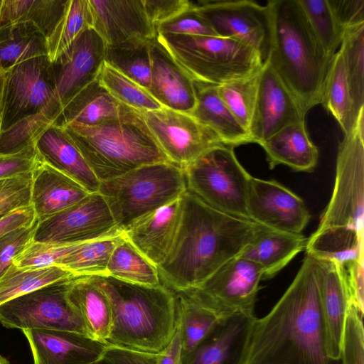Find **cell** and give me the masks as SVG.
I'll list each match as a JSON object with an SVG mask.
<instances>
[{
	"mask_svg": "<svg viewBox=\"0 0 364 364\" xmlns=\"http://www.w3.org/2000/svg\"><path fill=\"white\" fill-rule=\"evenodd\" d=\"M35 145L15 154L0 156V180L33 171L40 161Z\"/></svg>",
	"mask_w": 364,
	"mask_h": 364,
	"instance_id": "obj_51",
	"label": "cell"
},
{
	"mask_svg": "<svg viewBox=\"0 0 364 364\" xmlns=\"http://www.w3.org/2000/svg\"><path fill=\"white\" fill-rule=\"evenodd\" d=\"M123 237L118 235L104 237L80 244L62 257L57 266L75 276L107 275V268L112 253Z\"/></svg>",
	"mask_w": 364,
	"mask_h": 364,
	"instance_id": "obj_37",
	"label": "cell"
},
{
	"mask_svg": "<svg viewBox=\"0 0 364 364\" xmlns=\"http://www.w3.org/2000/svg\"><path fill=\"white\" fill-rule=\"evenodd\" d=\"M107 275L141 285L159 286L157 267L143 255L123 235L109 258Z\"/></svg>",
	"mask_w": 364,
	"mask_h": 364,
	"instance_id": "obj_35",
	"label": "cell"
},
{
	"mask_svg": "<svg viewBox=\"0 0 364 364\" xmlns=\"http://www.w3.org/2000/svg\"><path fill=\"white\" fill-rule=\"evenodd\" d=\"M196 102L190 113L211 129L225 145L235 147L252 143L248 132L238 122L218 93V86L194 81Z\"/></svg>",
	"mask_w": 364,
	"mask_h": 364,
	"instance_id": "obj_30",
	"label": "cell"
},
{
	"mask_svg": "<svg viewBox=\"0 0 364 364\" xmlns=\"http://www.w3.org/2000/svg\"><path fill=\"white\" fill-rule=\"evenodd\" d=\"M181 323L179 321L176 331L168 345L159 353L158 364H183Z\"/></svg>",
	"mask_w": 364,
	"mask_h": 364,
	"instance_id": "obj_56",
	"label": "cell"
},
{
	"mask_svg": "<svg viewBox=\"0 0 364 364\" xmlns=\"http://www.w3.org/2000/svg\"><path fill=\"white\" fill-rule=\"evenodd\" d=\"M182 196L129 225L124 236L156 267L168 255L181 223Z\"/></svg>",
	"mask_w": 364,
	"mask_h": 364,
	"instance_id": "obj_21",
	"label": "cell"
},
{
	"mask_svg": "<svg viewBox=\"0 0 364 364\" xmlns=\"http://www.w3.org/2000/svg\"><path fill=\"white\" fill-rule=\"evenodd\" d=\"M48 55L22 62L6 73L4 112L0 132L34 114L57 99Z\"/></svg>",
	"mask_w": 364,
	"mask_h": 364,
	"instance_id": "obj_15",
	"label": "cell"
},
{
	"mask_svg": "<svg viewBox=\"0 0 364 364\" xmlns=\"http://www.w3.org/2000/svg\"><path fill=\"white\" fill-rule=\"evenodd\" d=\"M249 219L267 229L301 234L310 220L304 200L274 180L251 177L247 199Z\"/></svg>",
	"mask_w": 364,
	"mask_h": 364,
	"instance_id": "obj_17",
	"label": "cell"
},
{
	"mask_svg": "<svg viewBox=\"0 0 364 364\" xmlns=\"http://www.w3.org/2000/svg\"><path fill=\"white\" fill-rule=\"evenodd\" d=\"M363 187L364 113L340 143L332 196L318 228L307 238L306 254L345 267L363 264Z\"/></svg>",
	"mask_w": 364,
	"mask_h": 364,
	"instance_id": "obj_3",
	"label": "cell"
},
{
	"mask_svg": "<svg viewBox=\"0 0 364 364\" xmlns=\"http://www.w3.org/2000/svg\"><path fill=\"white\" fill-rule=\"evenodd\" d=\"M9 363L6 358L0 355V364H8Z\"/></svg>",
	"mask_w": 364,
	"mask_h": 364,
	"instance_id": "obj_58",
	"label": "cell"
},
{
	"mask_svg": "<svg viewBox=\"0 0 364 364\" xmlns=\"http://www.w3.org/2000/svg\"><path fill=\"white\" fill-rule=\"evenodd\" d=\"M122 232L103 196L89 193L75 205L38 221L33 240L74 245L118 235Z\"/></svg>",
	"mask_w": 364,
	"mask_h": 364,
	"instance_id": "obj_12",
	"label": "cell"
},
{
	"mask_svg": "<svg viewBox=\"0 0 364 364\" xmlns=\"http://www.w3.org/2000/svg\"><path fill=\"white\" fill-rule=\"evenodd\" d=\"M36 219L31 205L19 208L0 219V237L16 228L29 225Z\"/></svg>",
	"mask_w": 364,
	"mask_h": 364,
	"instance_id": "obj_55",
	"label": "cell"
},
{
	"mask_svg": "<svg viewBox=\"0 0 364 364\" xmlns=\"http://www.w3.org/2000/svg\"><path fill=\"white\" fill-rule=\"evenodd\" d=\"M191 7L205 20L217 36L234 38L257 50L264 64L271 41L267 5L252 1H190Z\"/></svg>",
	"mask_w": 364,
	"mask_h": 364,
	"instance_id": "obj_13",
	"label": "cell"
},
{
	"mask_svg": "<svg viewBox=\"0 0 364 364\" xmlns=\"http://www.w3.org/2000/svg\"><path fill=\"white\" fill-rule=\"evenodd\" d=\"M186 191L184 169L167 161L144 165L101 181L98 192L123 232L136 220L178 198Z\"/></svg>",
	"mask_w": 364,
	"mask_h": 364,
	"instance_id": "obj_8",
	"label": "cell"
},
{
	"mask_svg": "<svg viewBox=\"0 0 364 364\" xmlns=\"http://www.w3.org/2000/svg\"><path fill=\"white\" fill-rule=\"evenodd\" d=\"M156 40L196 82L219 86L250 77L264 65L257 50L234 38L156 33Z\"/></svg>",
	"mask_w": 364,
	"mask_h": 364,
	"instance_id": "obj_7",
	"label": "cell"
},
{
	"mask_svg": "<svg viewBox=\"0 0 364 364\" xmlns=\"http://www.w3.org/2000/svg\"><path fill=\"white\" fill-rule=\"evenodd\" d=\"M245 321L235 318L223 325V329L210 340L205 339L196 348L183 355V364H224L232 346L242 333Z\"/></svg>",
	"mask_w": 364,
	"mask_h": 364,
	"instance_id": "obj_43",
	"label": "cell"
},
{
	"mask_svg": "<svg viewBox=\"0 0 364 364\" xmlns=\"http://www.w3.org/2000/svg\"><path fill=\"white\" fill-rule=\"evenodd\" d=\"M318 287V262L306 254L271 310L245 321L235 364H331L323 348Z\"/></svg>",
	"mask_w": 364,
	"mask_h": 364,
	"instance_id": "obj_1",
	"label": "cell"
},
{
	"mask_svg": "<svg viewBox=\"0 0 364 364\" xmlns=\"http://www.w3.org/2000/svg\"><path fill=\"white\" fill-rule=\"evenodd\" d=\"M92 28L107 47L134 48L153 42L156 28L142 0H89Z\"/></svg>",
	"mask_w": 364,
	"mask_h": 364,
	"instance_id": "obj_18",
	"label": "cell"
},
{
	"mask_svg": "<svg viewBox=\"0 0 364 364\" xmlns=\"http://www.w3.org/2000/svg\"><path fill=\"white\" fill-rule=\"evenodd\" d=\"M363 316L351 301L345 321L342 364H364Z\"/></svg>",
	"mask_w": 364,
	"mask_h": 364,
	"instance_id": "obj_47",
	"label": "cell"
},
{
	"mask_svg": "<svg viewBox=\"0 0 364 364\" xmlns=\"http://www.w3.org/2000/svg\"><path fill=\"white\" fill-rule=\"evenodd\" d=\"M101 181L144 165L169 161L141 112L130 108L121 117L93 126L63 127Z\"/></svg>",
	"mask_w": 364,
	"mask_h": 364,
	"instance_id": "obj_6",
	"label": "cell"
},
{
	"mask_svg": "<svg viewBox=\"0 0 364 364\" xmlns=\"http://www.w3.org/2000/svg\"><path fill=\"white\" fill-rule=\"evenodd\" d=\"M321 104L341 126L344 134L356 126L357 115L353 103L350 89L345 70L342 54L338 50L333 56L322 90Z\"/></svg>",
	"mask_w": 364,
	"mask_h": 364,
	"instance_id": "obj_32",
	"label": "cell"
},
{
	"mask_svg": "<svg viewBox=\"0 0 364 364\" xmlns=\"http://www.w3.org/2000/svg\"><path fill=\"white\" fill-rule=\"evenodd\" d=\"M6 73H0V128L1 124L3 112H4V86L6 80Z\"/></svg>",
	"mask_w": 364,
	"mask_h": 364,
	"instance_id": "obj_57",
	"label": "cell"
},
{
	"mask_svg": "<svg viewBox=\"0 0 364 364\" xmlns=\"http://www.w3.org/2000/svg\"><path fill=\"white\" fill-rule=\"evenodd\" d=\"M48 53V38L33 23H18L0 28V73Z\"/></svg>",
	"mask_w": 364,
	"mask_h": 364,
	"instance_id": "obj_31",
	"label": "cell"
},
{
	"mask_svg": "<svg viewBox=\"0 0 364 364\" xmlns=\"http://www.w3.org/2000/svg\"><path fill=\"white\" fill-rule=\"evenodd\" d=\"M175 240L158 268L161 282L174 292L202 284L238 256L266 228L208 205L186 191Z\"/></svg>",
	"mask_w": 364,
	"mask_h": 364,
	"instance_id": "obj_2",
	"label": "cell"
},
{
	"mask_svg": "<svg viewBox=\"0 0 364 364\" xmlns=\"http://www.w3.org/2000/svg\"><path fill=\"white\" fill-rule=\"evenodd\" d=\"M259 145L270 168L283 164L296 171L311 172L318 162V150L310 139L305 121L282 128Z\"/></svg>",
	"mask_w": 364,
	"mask_h": 364,
	"instance_id": "obj_27",
	"label": "cell"
},
{
	"mask_svg": "<svg viewBox=\"0 0 364 364\" xmlns=\"http://www.w3.org/2000/svg\"><path fill=\"white\" fill-rule=\"evenodd\" d=\"M307 238L294 234L264 229L239 255L257 264L263 280L274 277L295 256L305 250Z\"/></svg>",
	"mask_w": 364,
	"mask_h": 364,
	"instance_id": "obj_28",
	"label": "cell"
},
{
	"mask_svg": "<svg viewBox=\"0 0 364 364\" xmlns=\"http://www.w3.org/2000/svg\"><path fill=\"white\" fill-rule=\"evenodd\" d=\"M74 276L72 272L58 266L18 267L12 264L0 277V304Z\"/></svg>",
	"mask_w": 364,
	"mask_h": 364,
	"instance_id": "obj_36",
	"label": "cell"
},
{
	"mask_svg": "<svg viewBox=\"0 0 364 364\" xmlns=\"http://www.w3.org/2000/svg\"><path fill=\"white\" fill-rule=\"evenodd\" d=\"M90 28H92V16L89 0H67L61 18L48 37L50 61Z\"/></svg>",
	"mask_w": 364,
	"mask_h": 364,
	"instance_id": "obj_39",
	"label": "cell"
},
{
	"mask_svg": "<svg viewBox=\"0 0 364 364\" xmlns=\"http://www.w3.org/2000/svg\"><path fill=\"white\" fill-rule=\"evenodd\" d=\"M343 56L356 114L364 112V23L344 30L338 49Z\"/></svg>",
	"mask_w": 364,
	"mask_h": 364,
	"instance_id": "obj_38",
	"label": "cell"
},
{
	"mask_svg": "<svg viewBox=\"0 0 364 364\" xmlns=\"http://www.w3.org/2000/svg\"><path fill=\"white\" fill-rule=\"evenodd\" d=\"M79 245H58L33 240L14 258L12 264L18 267L57 266L62 257L75 250Z\"/></svg>",
	"mask_w": 364,
	"mask_h": 364,
	"instance_id": "obj_46",
	"label": "cell"
},
{
	"mask_svg": "<svg viewBox=\"0 0 364 364\" xmlns=\"http://www.w3.org/2000/svg\"><path fill=\"white\" fill-rule=\"evenodd\" d=\"M141 112L168 161L183 168L211 148L224 144L211 129L189 113L164 107Z\"/></svg>",
	"mask_w": 364,
	"mask_h": 364,
	"instance_id": "obj_14",
	"label": "cell"
},
{
	"mask_svg": "<svg viewBox=\"0 0 364 364\" xmlns=\"http://www.w3.org/2000/svg\"><path fill=\"white\" fill-rule=\"evenodd\" d=\"M159 353L134 351L107 345L101 355L90 364H158Z\"/></svg>",
	"mask_w": 364,
	"mask_h": 364,
	"instance_id": "obj_53",
	"label": "cell"
},
{
	"mask_svg": "<svg viewBox=\"0 0 364 364\" xmlns=\"http://www.w3.org/2000/svg\"><path fill=\"white\" fill-rule=\"evenodd\" d=\"M67 0H0V28L32 22L47 38L61 18Z\"/></svg>",
	"mask_w": 364,
	"mask_h": 364,
	"instance_id": "obj_33",
	"label": "cell"
},
{
	"mask_svg": "<svg viewBox=\"0 0 364 364\" xmlns=\"http://www.w3.org/2000/svg\"><path fill=\"white\" fill-rule=\"evenodd\" d=\"M89 193L78 183L41 160L32 171L31 204L38 221L75 205Z\"/></svg>",
	"mask_w": 364,
	"mask_h": 364,
	"instance_id": "obj_25",
	"label": "cell"
},
{
	"mask_svg": "<svg viewBox=\"0 0 364 364\" xmlns=\"http://www.w3.org/2000/svg\"><path fill=\"white\" fill-rule=\"evenodd\" d=\"M38 223L36 219L0 237V277L12 264L14 258L33 241Z\"/></svg>",
	"mask_w": 364,
	"mask_h": 364,
	"instance_id": "obj_49",
	"label": "cell"
},
{
	"mask_svg": "<svg viewBox=\"0 0 364 364\" xmlns=\"http://www.w3.org/2000/svg\"><path fill=\"white\" fill-rule=\"evenodd\" d=\"M267 62L306 114L321 104L324 80L333 56L315 34L299 0H271Z\"/></svg>",
	"mask_w": 364,
	"mask_h": 364,
	"instance_id": "obj_4",
	"label": "cell"
},
{
	"mask_svg": "<svg viewBox=\"0 0 364 364\" xmlns=\"http://www.w3.org/2000/svg\"><path fill=\"white\" fill-rule=\"evenodd\" d=\"M129 109L114 99L96 79L63 107L55 124L93 126L118 118Z\"/></svg>",
	"mask_w": 364,
	"mask_h": 364,
	"instance_id": "obj_29",
	"label": "cell"
},
{
	"mask_svg": "<svg viewBox=\"0 0 364 364\" xmlns=\"http://www.w3.org/2000/svg\"><path fill=\"white\" fill-rule=\"evenodd\" d=\"M105 51L102 38L90 28L50 61V75L55 96L63 107L97 79L105 63Z\"/></svg>",
	"mask_w": 364,
	"mask_h": 364,
	"instance_id": "obj_16",
	"label": "cell"
},
{
	"mask_svg": "<svg viewBox=\"0 0 364 364\" xmlns=\"http://www.w3.org/2000/svg\"><path fill=\"white\" fill-rule=\"evenodd\" d=\"M340 26L345 29L364 23V0H328Z\"/></svg>",
	"mask_w": 364,
	"mask_h": 364,
	"instance_id": "obj_54",
	"label": "cell"
},
{
	"mask_svg": "<svg viewBox=\"0 0 364 364\" xmlns=\"http://www.w3.org/2000/svg\"><path fill=\"white\" fill-rule=\"evenodd\" d=\"M260 268L240 255L218 268L197 287L186 294L218 319L220 326L240 318L255 317V309L259 284Z\"/></svg>",
	"mask_w": 364,
	"mask_h": 364,
	"instance_id": "obj_10",
	"label": "cell"
},
{
	"mask_svg": "<svg viewBox=\"0 0 364 364\" xmlns=\"http://www.w3.org/2000/svg\"><path fill=\"white\" fill-rule=\"evenodd\" d=\"M306 113L270 65L260 72L257 100L249 129L252 143L261 144L282 128L305 121Z\"/></svg>",
	"mask_w": 364,
	"mask_h": 364,
	"instance_id": "obj_20",
	"label": "cell"
},
{
	"mask_svg": "<svg viewBox=\"0 0 364 364\" xmlns=\"http://www.w3.org/2000/svg\"><path fill=\"white\" fill-rule=\"evenodd\" d=\"M151 77L148 92L162 107L191 113L196 102L194 81L155 39L149 46Z\"/></svg>",
	"mask_w": 364,
	"mask_h": 364,
	"instance_id": "obj_23",
	"label": "cell"
},
{
	"mask_svg": "<svg viewBox=\"0 0 364 364\" xmlns=\"http://www.w3.org/2000/svg\"><path fill=\"white\" fill-rule=\"evenodd\" d=\"M315 34L325 50L333 56L338 50L343 30L336 21L328 0H299Z\"/></svg>",
	"mask_w": 364,
	"mask_h": 364,
	"instance_id": "obj_44",
	"label": "cell"
},
{
	"mask_svg": "<svg viewBox=\"0 0 364 364\" xmlns=\"http://www.w3.org/2000/svg\"><path fill=\"white\" fill-rule=\"evenodd\" d=\"M150 44L134 48L106 46L105 62L148 91L151 70Z\"/></svg>",
	"mask_w": 364,
	"mask_h": 364,
	"instance_id": "obj_45",
	"label": "cell"
},
{
	"mask_svg": "<svg viewBox=\"0 0 364 364\" xmlns=\"http://www.w3.org/2000/svg\"><path fill=\"white\" fill-rule=\"evenodd\" d=\"M156 33L181 36H215L213 30L195 9L156 26Z\"/></svg>",
	"mask_w": 364,
	"mask_h": 364,
	"instance_id": "obj_50",
	"label": "cell"
},
{
	"mask_svg": "<svg viewBox=\"0 0 364 364\" xmlns=\"http://www.w3.org/2000/svg\"><path fill=\"white\" fill-rule=\"evenodd\" d=\"M8 364H9V363H8Z\"/></svg>",
	"mask_w": 364,
	"mask_h": 364,
	"instance_id": "obj_59",
	"label": "cell"
},
{
	"mask_svg": "<svg viewBox=\"0 0 364 364\" xmlns=\"http://www.w3.org/2000/svg\"><path fill=\"white\" fill-rule=\"evenodd\" d=\"M74 277L44 286L0 304V323L7 328H17L22 331L53 329L87 335L82 320L67 296Z\"/></svg>",
	"mask_w": 364,
	"mask_h": 364,
	"instance_id": "obj_11",
	"label": "cell"
},
{
	"mask_svg": "<svg viewBox=\"0 0 364 364\" xmlns=\"http://www.w3.org/2000/svg\"><path fill=\"white\" fill-rule=\"evenodd\" d=\"M260 70L246 79L218 86L220 97L247 132L255 107Z\"/></svg>",
	"mask_w": 364,
	"mask_h": 364,
	"instance_id": "obj_42",
	"label": "cell"
},
{
	"mask_svg": "<svg viewBox=\"0 0 364 364\" xmlns=\"http://www.w3.org/2000/svg\"><path fill=\"white\" fill-rule=\"evenodd\" d=\"M183 169L188 191L218 211L250 220L247 199L252 176L237 160L233 147L214 146Z\"/></svg>",
	"mask_w": 364,
	"mask_h": 364,
	"instance_id": "obj_9",
	"label": "cell"
},
{
	"mask_svg": "<svg viewBox=\"0 0 364 364\" xmlns=\"http://www.w3.org/2000/svg\"><path fill=\"white\" fill-rule=\"evenodd\" d=\"M32 171L0 180V219L31 205Z\"/></svg>",
	"mask_w": 364,
	"mask_h": 364,
	"instance_id": "obj_48",
	"label": "cell"
},
{
	"mask_svg": "<svg viewBox=\"0 0 364 364\" xmlns=\"http://www.w3.org/2000/svg\"><path fill=\"white\" fill-rule=\"evenodd\" d=\"M67 296L82 320L87 335L107 343L112 326V310L107 296L94 277L75 276Z\"/></svg>",
	"mask_w": 364,
	"mask_h": 364,
	"instance_id": "obj_26",
	"label": "cell"
},
{
	"mask_svg": "<svg viewBox=\"0 0 364 364\" xmlns=\"http://www.w3.org/2000/svg\"><path fill=\"white\" fill-rule=\"evenodd\" d=\"M97 79L114 99L130 108L148 112L162 107L145 88L105 62Z\"/></svg>",
	"mask_w": 364,
	"mask_h": 364,
	"instance_id": "obj_41",
	"label": "cell"
},
{
	"mask_svg": "<svg viewBox=\"0 0 364 364\" xmlns=\"http://www.w3.org/2000/svg\"><path fill=\"white\" fill-rule=\"evenodd\" d=\"M181 323L183 355L188 354L220 326L210 312L184 292H175Z\"/></svg>",
	"mask_w": 364,
	"mask_h": 364,
	"instance_id": "obj_40",
	"label": "cell"
},
{
	"mask_svg": "<svg viewBox=\"0 0 364 364\" xmlns=\"http://www.w3.org/2000/svg\"><path fill=\"white\" fill-rule=\"evenodd\" d=\"M63 107L54 100L41 111L26 117L0 132V156L17 153L35 144L51 125L57 123Z\"/></svg>",
	"mask_w": 364,
	"mask_h": 364,
	"instance_id": "obj_34",
	"label": "cell"
},
{
	"mask_svg": "<svg viewBox=\"0 0 364 364\" xmlns=\"http://www.w3.org/2000/svg\"><path fill=\"white\" fill-rule=\"evenodd\" d=\"M34 145L42 161L78 183L90 193L98 192L100 181L63 127L51 125Z\"/></svg>",
	"mask_w": 364,
	"mask_h": 364,
	"instance_id": "obj_24",
	"label": "cell"
},
{
	"mask_svg": "<svg viewBox=\"0 0 364 364\" xmlns=\"http://www.w3.org/2000/svg\"><path fill=\"white\" fill-rule=\"evenodd\" d=\"M23 333L30 345L33 364H90L108 345L71 331L26 330Z\"/></svg>",
	"mask_w": 364,
	"mask_h": 364,
	"instance_id": "obj_22",
	"label": "cell"
},
{
	"mask_svg": "<svg viewBox=\"0 0 364 364\" xmlns=\"http://www.w3.org/2000/svg\"><path fill=\"white\" fill-rule=\"evenodd\" d=\"M112 310L108 345L158 354L171 342L179 321L176 294L161 284L146 286L108 275L92 276Z\"/></svg>",
	"mask_w": 364,
	"mask_h": 364,
	"instance_id": "obj_5",
	"label": "cell"
},
{
	"mask_svg": "<svg viewBox=\"0 0 364 364\" xmlns=\"http://www.w3.org/2000/svg\"><path fill=\"white\" fill-rule=\"evenodd\" d=\"M316 259L323 348L330 361H338L341 357L345 321L352 301L348 272L336 261Z\"/></svg>",
	"mask_w": 364,
	"mask_h": 364,
	"instance_id": "obj_19",
	"label": "cell"
},
{
	"mask_svg": "<svg viewBox=\"0 0 364 364\" xmlns=\"http://www.w3.org/2000/svg\"><path fill=\"white\" fill-rule=\"evenodd\" d=\"M142 1L149 20L156 28L191 9L190 0H142Z\"/></svg>",
	"mask_w": 364,
	"mask_h": 364,
	"instance_id": "obj_52",
	"label": "cell"
}]
</instances>
